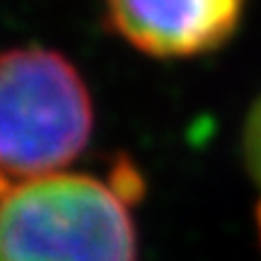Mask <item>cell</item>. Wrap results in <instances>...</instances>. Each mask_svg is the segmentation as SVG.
<instances>
[{
    "label": "cell",
    "mask_w": 261,
    "mask_h": 261,
    "mask_svg": "<svg viewBox=\"0 0 261 261\" xmlns=\"http://www.w3.org/2000/svg\"><path fill=\"white\" fill-rule=\"evenodd\" d=\"M92 123L87 87L61 54L15 48L0 56V189L68 167Z\"/></svg>",
    "instance_id": "obj_1"
},
{
    "label": "cell",
    "mask_w": 261,
    "mask_h": 261,
    "mask_svg": "<svg viewBox=\"0 0 261 261\" xmlns=\"http://www.w3.org/2000/svg\"><path fill=\"white\" fill-rule=\"evenodd\" d=\"M0 261H138L133 220L99 179H32L0 196Z\"/></svg>",
    "instance_id": "obj_2"
},
{
    "label": "cell",
    "mask_w": 261,
    "mask_h": 261,
    "mask_svg": "<svg viewBox=\"0 0 261 261\" xmlns=\"http://www.w3.org/2000/svg\"><path fill=\"white\" fill-rule=\"evenodd\" d=\"M114 29L158 58H187L223 46L234 34L244 0H104Z\"/></svg>",
    "instance_id": "obj_3"
},
{
    "label": "cell",
    "mask_w": 261,
    "mask_h": 261,
    "mask_svg": "<svg viewBox=\"0 0 261 261\" xmlns=\"http://www.w3.org/2000/svg\"><path fill=\"white\" fill-rule=\"evenodd\" d=\"M244 150H247V162L252 169L256 184L261 187V99L254 104L247 133H244Z\"/></svg>",
    "instance_id": "obj_4"
}]
</instances>
